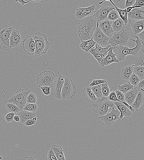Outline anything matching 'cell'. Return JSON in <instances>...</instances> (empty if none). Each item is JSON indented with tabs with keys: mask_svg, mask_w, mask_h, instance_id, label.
Segmentation results:
<instances>
[{
	"mask_svg": "<svg viewBox=\"0 0 144 160\" xmlns=\"http://www.w3.org/2000/svg\"><path fill=\"white\" fill-rule=\"evenodd\" d=\"M97 20L93 16L86 17L79 23L77 31L81 41L91 39L96 28Z\"/></svg>",
	"mask_w": 144,
	"mask_h": 160,
	"instance_id": "obj_1",
	"label": "cell"
},
{
	"mask_svg": "<svg viewBox=\"0 0 144 160\" xmlns=\"http://www.w3.org/2000/svg\"><path fill=\"white\" fill-rule=\"evenodd\" d=\"M134 36L136 38V40L130 39V41H133L136 43V46L134 47L130 48L128 47V46H124L119 45L114 47L113 52L115 54L116 59L119 62L124 61L127 55H131L135 56L142 49V43L140 40L137 36L134 35Z\"/></svg>",
	"mask_w": 144,
	"mask_h": 160,
	"instance_id": "obj_2",
	"label": "cell"
},
{
	"mask_svg": "<svg viewBox=\"0 0 144 160\" xmlns=\"http://www.w3.org/2000/svg\"><path fill=\"white\" fill-rule=\"evenodd\" d=\"M130 37L129 29L126 25H124L120 31L114 32L112 37L110 38L107 44L113 47L118 45L126 46Z\"/></svg>",
	"mask_w": 144,
	"mask_h": 160,
	"instance_id": "obj_3",
	"label": "cell"
},
{
	"mask_svg": "<svg viewBox=\"0 0 144 160\" xmlns=\"http://www.w3.org/2000/svg\"><path fill=\"white\" fill-rule=\"evenodd\" d=\"M32 36L35 43V49L34 54L36 57H39L42 54H45L50 47L46 34L36 32Z\"/></svg>",
	"mask_w": 144,
	"mask_h": 160,
	"instance_id": "obj_4",
	"label": "cell"
},
{
	"mask_svg": "<svg viewBox=\"0 0 144 160\" xmlns=\"http://www.w3.org/2000/svg\"><path fill=\"white\" fill-rule=\"evenodd\" d=\"M114 102L109 100L107 97H102L98 98L93 104V111L95 116H103L108 112L109 107L114 106Z\"/></svg>",
	"mask_w": 144,
	"mask_h": 160,
	"instance_id": "obj_5",
	"label": "cell"
},
{
	"mask_svg": "<svg viewBox=\"0 0 144 160\" xmlns=\"http://www.w3.org/2000/svg\"><path fill=\"white\" fill-rule=\"evenodd\" d=\"M111 108L112 110L110 112H108L103 116L99 117L100 123L105 128H111L117 126L120 120L119 117V111L117 109L115 110L114 106Z\"/></svg>",
	"mask_w": 144,
	"mask_h": 160,
	"instance_id": "obj_6",
	"label": "cell"
},
{
	"mask_svg": "<svg viewBox=\"0 0 144 160\" xmlns=\"http://www.w3.org/2000/svg\"><path fill=\"white\" fill-rule=\"evenodd\" d=\"M30 91L28 88H20L12 94L7 102L15 105L20 111L23 110L24 105L27 103V97Z\"/></svg>",
	"mask_w": 144,
	"mask_h": 160,
	"instance_id": "obj_7",
	"label": "cell"
},
{
	"mask_svg": "<svg viewBox=\"0 0 144 160\" xmlns=\"http://www.w3.org/2000/svg\"><path fill=\"white\" fill-rule=\"evenodd\" d=\"M98 4H102V6L99 10L95 8L93 15L98 23L107 19V16L109 12L112 10H115L110 0H103L99 2Z\"/></svg>",
	"mask_w": 144,
	"mask_h": 160,
	"instance_id": "obj_8",
	"label": "cell"
},
{
	"mask_svg": "<svg viewBox=\"0 0 144 160\" xmlns=\"http://www.w3.org/2000/svg\"><path fill=\"white\" fill-rule=\"evenodd\" d=\"M64 78L61 97L62 99L68 100L75 97L77 91L76 85L70 78L64 77Z\"/></svg>",
	"mask_w": 144,
	"mask_h": 160,
	"instance_id": "obj_9",
	"label": "cell"
},
{
	"mask_svg": "<svg viewBox=\"0 0 144 160\" xmlns=\"http://www.w3.org/2000/svg\"><path fill=\"white\" fill-rule=\"evenodd\" d=\"M14 28L5 25L0 28V49L6 51L10 49V34Z\"/></svg>",
	"mask_w": 144,
	"mask_h": 160,
	"instance_id": "obj_10",
	"label": "cell"
},
{
	"mask_svg": "<svg viewBox=\"0 0 144 160\" xmlns=\"http://www.w3.org/2000/svg\"><path fill=\"white\" fill-rule=\"evenodd\" d=\"M64 76L58 72L50 89V94L55 98L58 99H61V92L64 81Z\"/></svg>",
	"mask_w": 144,
	"mask_h": 160,
	"instance_id": "obj_11",
	"label": "cell"
},
{
	"mask_svg": "<svg viewBox=\"0 0 144 160\" xmlns=\"http://www.w3.org/2000/svg\"><path fill=\"white\" fill-rule=\"evenodd\" d=\"M56 76V74L52 71H42L37 76V84L39 87L43 86L51 87Z\"/></svg>",
	"mask_w": 144,
	"mask_h": 160,
	"instance_id": "obj_12",
	"label": "cell"
},
{
	"mask_svg": "<svg viewBox=\"0 0 144 160\" xmlns=\"http://www.w3.org/2000/svg\"><path fill=\"white\" fill-rule=\"evenodd\" d=\"M127 18L128 23L144 19V6L132 9L128 13Z\"/></svg>",
	"mask_w": 144,
	"mask_h": 160,
	"instance_id": "obj_13",
	"label": "cell"
},
{
	"mask_svg": "<svg viewBox=\"0 0 144 160\" xmlns=\"http://www.w3.org/2000/svg\"><path fill=\"white\" fill-rule=\"evenodd\" d=\"M92 39L97 44L100 45H107L110 38L106 36L98 27L97 22L96 28L92 36Z\"/></svg>",
	"mask_w": 144,
	"mask_h": 160,
	"instance_id": "obj_14",
	"label": "cell"
},
{
	"mask_svg": "<svg viewBox=\"0 0 144 160\" xmlns=\"http://www.w3.org/2000/svg\"><path fill=\"white\" fill-rule=\"evenodd\" d=\"M22 48L27 54L32 55L34 54L35 45L32 36L26 37L22 42Z\"/></svg>",
	"mask_w": 144,
	"mask_h": 160,
	"instance_id": "obj_15",
	"label": "cell"
},
{
	"mask_svg": "<svg viewBox=\"0 0 144 160\" xmlns=\"http://www.w3.org/2000/svg\"><path fill=\"white\" fill-rule=\"evenodd\" d=\"M95 8L93 4L86 8L79 7L76 10L75 16L78 19L81 20L86 17L93 16Z\"/></svg>",
	"mask_w": 144,
	"mask_h": 160,
	"instance_id": "obj_16",
	"label": "cell"
},
{
	"mask_svg": "<svg viewBox=\"0 0 144 160\" xmlns=\"http://www.w3.org/2000/svg\"><path fill=\"white\" fill-rule=\"evenodd\" d=\"M112 21L107 19L98 22V27L109 38L112 37L114 33L112 27Z\"/></svg>",
	"mask_w": 144,
	"mask_h": 160,
	"instance_id": "obj_17",
	"label": "cell"
},
{
	"mask_svg": "<svg viewBox=\"0 0 144 160\" xmlns=\"http://www.w3.org/2000/svg\"><path fill=\"white\" fill-rule=\"evenodd\" d=\"M21 35L19 31L17 29L13 28L10 39V49L18 47L21 43Z\"/></svg>",
	"mask_w": 144,
	"mask_h": 160,
	"instance_id": "obj_18",
	"label": "cell"
},
{
	"mask_svg": "<svg viewBox=\"0 0 144 160\" xmlns=\"http://www.w3.org/2000/svg\"><path fill=\"white\" fill-rule=\"evenodd\" d=\"M114 47H110L108 50V54L103 61L99 64L102 67L107 66L113 62L119 63V62L116 58V55L113 52Z\"/></svg>",
	"mask_w": 144,
	"mask_h": 160,
	"instance_id": "obj_19",
	"label": "cell"
},
{
	"mask_svg": "<svg viewBox=\"0 0 144 160\" xmlns=\"http://www.w3.org/2000/svg\"><path fill=\"white\" fill-rule=\"evenodd\" d=\"M114 103L117 109L120 112L119 116L120 119H122L124 117L128 118L132 115V112L123 103L117 101L114 102Z\"/></svg>",
	"mask_w": 144,
	"mask_h": 160,
	"instance_id": "obj_20",
	"label": "cell"
},
{
	"mask_svg": "<svg viewBox=\"0 0 144 160\" xmlns=\"http://www.w3.org/2000/svg\"><path fill=\"white\" fill-rule=\"evenodd\" d=\"M138 92V90L134 87L124 94L125 101L128 105L131 106L133 103Z\"/></svg>",
	"mask_w": 144,
	"mask_h": 160,
	"instance_id": "obj_21",
	"label": "cell"
},
{
	"mask_svg": "<svg viewBox=\"0 0 144 160\" xmlns=\"http://www.w3.org/2000/svg\"><path fill=\"white\" fill-rule=\"evenodd\" d=\"M130 24L134 35L136 36L144 30V19L134 21Z\"/></svg>",
	"mask_w": 144,
	"mask_h": 160,
	"instance_id": "obj_22",
	"label": "cell"
},
{
	"mask_svg": "<svg viewBox=\"0 0 144 160\" xmlns=\"http://www.w3.org/2000/svg\"><path fill=\"white\" fill-rule=\"evenodd\" d=\"M82 92L85 99L91 103H94L98 99L91 90L90 87H85L83 89Z\"/></svg>",
	"mask_w": 144,
	"mask_h": 160,
	"instance_id": "obj_23",
	"label": "cell"
},
{
	"mask_svg": "<svg viewBox=\"0 0 144 160\" xmlns=\"http://www.w3.org/2000/svg\"><path fill=\"white\" fill-rule=\"evenodd\" d=\"M18 115L20 118V122L24 124L27 120L32 119L33 118L36 117V114L35 113L23 110L20 111Z\"/></svg>",
	"mask_w": 144,
	"mask_h": 160,
	"instance_id": "obj_24",
	"label": "cell"
},
{
	"mask_svg": "<svg viewBox=\"0 0 144 160\" xmlns=\"http://www.w3.org/2000/svg\"><path fill=\"white\" fill-rule=\"evenodd\" d=\"M144 96L142 91L138 92L136 99L131 106L137 111H138L140 107L144 103Z\"/></svg>",
	"mask_w": 144,
	"mask_h": 160,
	"instance_id": "obj_25",
	"label": "cell"
},
{
	"mask_svg": "<svg viewBox=\"0 0 144 160\" xmlns=\"http://www.w3.org/2000/svg\"><path fill=\"white\" fill-rule=\"evenodd\" d=\"M58 160H66L64 154V151L60 146L53 145L51 148Z\"/></svg>",
	"mask_w": 144,
	"mask_h": 160,
	"instance_id": "obj_26",
	"label": "cell"
},
{
	"mask_svg": "<svg viewBox=\"0 0 144 160\" xmlns=\"http://www.w3.org/2000/svg\"><path fill=\"white\" fill-rule=\"evenodd\" d=\"M133 68L131 66H126L123 67L120 71V75L122 78L126 80H129L133 73Z\"/></svg>",
	"mask_w": 144,
	"mask_h": 160,
	"instance_id": "obj_27",
	"label": "cell"
},
{
	"mask_svg": "<svg viewBox=\"0 0 144 160\" xmlns=\"http://www.w3.org/2000/svg\"><path fill=\"white\" fill-rule=\"evenodd\" d=\"M96 43L93 41L92 38L88 40L81 41L80 47L85 52H88V51L92 47H94Z\"/></svg>",
	"mask_w": 144,
	"mask_h": 160,
	"instance_id": "obj_28",
	"label": "cell"
},
{
	"mask_svg": "<svg viewBox=\"0 0 144 160\" xmlns=\"http://www.w3.org/2000/svg\"><path fill=\"white\" fill-rule=\"evenodd\" d=\"M108 99L110 100L113 102L117 101L121 102L124 104L130 110L131 112H134V110L131 106L128 105L125 101H120L119 100L116 96L115 93L114 91H112L111 92H110L109 95L107 97Z\"/></svg>",
	"mask_w": 144,
	"mask_h": 160,
	"instance_id": "obj_29",
	"label": "cell"
},
{
	"mask_svg": "<svg viewBox=\"0 0 144 160\" xmlns=\"http://www.w3.org/2000/svg\"><path fill=\"white\" fill-rule=\"evenodd\" d=\"M124 25L123 20L120 18L112 21V27L114 32H118L122 29Z\"/></svg>",
	"mask_w": 144,
	"mask_h": 160,
	"instance_id": "obj_30",
	"label": "cell"
},
{
	"mask_svg": "<svg viewBox=\"0 0 144 160\" xmlns=\"http://www.w3.org/2000/svg\"><path fill=\"white\" fill-rule=\"evenodd\" d=\"M132 67L133 68V73L136 75L140 81L144 80V66H134Z\"/></svg>",
	"mask_w": 144,
	"mask_h": 160,
	"instance_id": "obj_31",
	"label": "cell"
},
{
	"mask_svg": "<svg viewBox=\"0 0 144 160\" xmlns=\"http://www.w3.org/2000/svg\"><path fill=\"white\" fill-rule=\"evenodd\" d=\"M113 5L115 7L116 10L118 13L120 18L123 20L124 25H126L128 23L127 16L128 13L127 11L126 8L121 10L118 8L114 5Z\"/></svg>",
	"mask_w": 144,
	"mask_h": 160,
	"instance_id": "obj_32",
	"label": "cell"
},
{
	"mask_svg": "<svg viewBox=\"0 0 144 160\" xmlns=\"http://www.w3.org/2000/svg\"><path fill=\"white\" fill-rule=\"evenodd\" d=\"M110 47L111 46L109 45H107L105 47H101V45L97 44L91 49L96 53L102 54H106L108 52V50Z\"/></svg>",
	"mask_w": 144,
	"mask_h": 160,
	"instance_id": "obj_33",
	"label": "cell"
},
{
	"mask_svg": "<svg viewBox=\"0 0 144 160\" xmlns=\"http://www.w3.org/2000/svg\"><path fill=\"white\" fill-rule=\"evenodd\" d=\"M91 89L97 98H99L103 97L102 92L101 84L91 87Z\"/></svg>",
	"mask_w": 144,
	"mask_h": 160,
	"instance_id": "obj_34",
	"label": "cell"
},
{
	"mask_svg": "<svg viewBox=\"0 0 144 160\" xmlns=\"http://www.w3.org/2000/svg\"><path fill=\"white\" fill-rule=\"evenodd\" d=\"M134 87V86L131 85L129 82L125 83L122 85H119L118 86V90L124 94L129 90L132 89Z\"/></svg>",
	"mask_w": 144,
	"mask_h": 160,
	"instance_id": "obj_35",
	"label": "cell"
},
{
	"mask_svg": "<svg viewBox=\"0 0 144 160\" xmlns=\"http://www.w3.org/2000/svg\"><path fill=\"white\" fill-rule=\"evenodd\" d=\"M38 109V106L36 103H26L24 105L23 110L33 113H35Z\"/></svg>",
	"mask_w": 144,
	"mask_h": 160,
	"instance_id": "obj_36",
	"label": "cell"
},
{
	"mask_svg": "<svg viewBox=\"0 0 144 160\" xmlns=\"http://www.w3.org/2000/svg\"><path fill=\"white\" fill-rule=\"evenodd\" d=\"M94 56V58L96 59L99 65L103 61L105 57L106 54H102L96 53L93 51L91 49L88 51Z\"/></svg>",
	"mask_w": 144,
	"mask_h": 160,
	"instance_id": "obj_37",
	"label": "cell"
},
{
	"mask_svg": "<svg viewBox=\"0 0 144 160\" xmlns=\"http://www.w3.org/2000/svg\"><path fill=\"white\" fill-rule=\"evenodd\" d=\"M144 54H142L139 55L134 60V62L132 66H144Z\"/></svg>",
	"mask_w": 144,
	"mask_h": 160,
	"instance_id": "obj_38",
	"label": "cell"
},
{
	"mask_svg": "<svg viewBox=\"0 0 144 160\" xmlns=\"http://www.w3.org/2000/svg\"><path fill=\"white\" fill-rule=\"evenodd\" d=\"M110 1L112 4L114 5L119 9L124 10L126 8L125 4L126 0Z\"/></svg>",
	"mask_w": 144,
	"mask_h": 160,
	"instance_id": "obj_39",
	"label": "cell"
},
{
	"mask_svg": "<svg viewBox=\"0 0 144 160\" xmlns=\"http://www.w3.org/2000/svg\"><path fill=\"white\" fill-rule=\"evenodd\" d=\"M6 110L9 113H16L20 111V109L14 104L8 103H7L6 106Z\"/></svg>",
	"mask_w": 144,
	"mask_h": 160,
	"instance_id": "obj_40",
	"label": "cell"
},
{
	"mask_svg": "<svg viewBox=\"0 0 144 160\" xmlns=\"http://www.w3.org/2000/svg\"><path fill=\"white\" fill-rule=\"evenodd\" d=\"M118 13L115 10H112L109 13L107 16V19L112 21L120 18Z\"/></svg>",
	"mask_w": 144,
	"mask_h": 160,
	"instance_id": "obj_41",
	"label": "cell"
},
{
	"mask_svg": "<svg viewBox=\"0 0 144 160\" xmlns=\"http://www.w3.org/2000/svg\"><path fill=\"white\" fill-rule=\"evenodd\" d=\"M101 86L103 96L107 97L110 93V91L107 82L101 84Z\"/></svg>",
	"mask_w": 144,
	"mask_h": 160,
	"instance_id": "obj_42",
	"label": "cell"
},
{
	"mask_svg": "<svg viewBox=\"0 0 144 160\" xmlns=\"http://www.w3.org/2000/svg\"><path fill=\"white\" fill-rule=\"evenodd\" d=\"M129 80L130 83L133 86L137 85L140 81L139 77L133 73L130 76Z\"/></svg>",
	"mask_w": 144,
	"mask_h": 160,
	"instance_id": "obj_43",
	"label": "cell"
},
{
	"mask_svg": "<svg viewBox=\"0 0 144 160\" xmlns=\"http://www.w3.org/2000/svg\"><path fill=\"white\" fill-rule=\"evenodd\" d=\"M37 98L34 93L30 92L27 97V103L35 104L37 102Z\"/></svg>",
	"mask_w": 144,
	"mask_h": 160,
	"instance_id": "obj_44",
	"label": "cell"
},
{
	"mask_svg": "<svg viewBox=\"0 0 144 160\" xmlns=\"http://www.w3.org/2000/svg\"><path fill=\"white\" fill-rule=\"evenodd\" d=\"M47 158L48 160H58L51 148L48 151Z\"/></svg>",
	"mask_w": 144,
	"mask_h": 160,
	"instance_id": "obj_45",
	"label": "cell"
},
{
	"mask_svg": "<svg viewBox=\"0 0 144 160\" xmlns=\"http://www.w3.org/2000/svg\"><path fill=\"white\" fill-rule=\"evenodd\" d=\"M107 81L104 79L94 80L90 84V87H91L93 86L99 85L103 83H105Z\"/></svg>",
	"mask_w": 144,
	"mask_h": 160,
	"instance_id": "obj_46",
	"label": "cell"
},
{
	"mask_svg": "<svg viewBox=\"0 0 144 160\" xmlns=\"http://www.w3.org/2000/svg\"><path fill=\"white\" fill-rule=\"evenodd\" d=\"M37 119H38V118L36 117H35L33 118L32 119L27 120L25 122L24 124L26 126L35 125Z\"/></svg>",
	"mask_w": 144,
	"mask_h": 160,
	"instance_id": "obj_47",
	"label": "cell"
},
{
	"mask_svg": "<svg viewBox=\"0 0 144 160\" xmlns=\"http://www.w3.org/2000/svg\"><path fill=\"white\" fill-rule=\"evenodd\" d=\"M15 113H9L7 114L5 116V119L8 122H12L14 120V117Z\"/></svg>",
	"mask_w": 144,
	"mask_h": 160,
	"instance_id": "obj_48",
	"label": "cell"
},
{
	"mask_svg": "<svg viewBox=\"0 0 144 160\" xmlns=\"http://www.w3.org/2000/svg\"><path fill=\"white\" fill-rule=\"evenodd\" d=\"M117 99L120 101H125L124 94L117 90L115 91Z\"/></svg>",
	"mask_w": 144,
	"mask_h": 160,
	"instance_id": "obj_49",
	"label": "cell"
},
{
	"mask_svg": "<svg viewBox=\"0 0 144 160\" xmlns=\"http://www.w3.org/2000/svg\"><path fill=\"white\" fill-rule=\"evenodd\" d=\"M40 88L42 90L43 92L45 95L47 96L49 95L50 94V86H43L42 87H41Z\"/></svg>",
	"mask_w": 144,
	"mask_h": 160,
	"instance_id": "obj_50",
	"label": "cell"
},
{
	"mask_svg": "<svg viewBox=\"0 0 144 160\" xmlns=\"http://www.w3.org/2000/svg\"><path fill=\"white\" fill-rule=\"evenodd\" d=\"M135 2V0H126L125 4L126 8L130 6H133Z\"/></svg>",
	"mask_w": 144,
	"mask_h": 160,
	"instance_id": "obj_51",
	"label": "cell"
},
{
	"mask_svg": "<svg viewBox=\"0 0 144 160\" xmlns=\"http://www.w3.org/2000/svg\"><path fill=\"white\" fill-rule=\"evenodd\" d=\"M136 36L138 37L139 40H140L142 44L144 46V30L142 31L141 33L137 34Z\"/></svg>",
	"mask_w": 144,
	"mask_h": 160,
	"instance_id": "obj_52",
	"label": "cell"
},
{
	"mask_svg": "<svg viewBox=\"0 0 144 160\" xmlns=\"http://www.w3.org/2000/svg\"><path fill=\"white\" fill-rule=\"evenodd\" d=\"M144 0H135V2L133 6H144Z\"/></svg>",
	"mask_w": 144,
	"mask_h": 160,
	"instance_id": "obj_53",
	"label": "cell"
},
{
	"mask_svg": "<svg viewBox=\"0 0 144 160\" xmlns=\"http://www.w3.org/2000/svg\"><path fill=\"white\" fill-rule=\"evenodd\" d=\"M144 80H141L138 84L139 88L140 89L142 92L144 91Z\"/></svg>",
	"mask_w": 144,
	"mask_h": 160,
	"instance_id": "obj_54",
	"label": "cell"
},
{
	"mask_svg": "<svg viewBox=\"0 0 144 160\" xmlns=\"http://www.w3.org/2000/svg\"><path fill=\"white\" fill-rule=\"evenodd\" d=\"M16 2H18L22 5L27 3H28L30 2V0H16Z\"/></svg>",
	"mask_w": 144,
	"mask_h": 160,
	"instance_id": "obj_55",
	"label": "cell"
},
{
	"mask_svg": "<svg viewBox=\"0 0 144 160\" xmlns=\"http://www.w3.org/2000/svg\"><path fill=\"white\" fill-rule=\"evenodd\" d=\"M20 160H37L34 158L31 157L27 156L23 157L21 158Z\"/></svg>",
	"mask_w": 144,
	"mask_h": 160,
	"instance_id": "obj_56",
	"label": "cell"
},
{
	"mask_svg": "<svg viewBox=\"0 0 144 160\" xmlns=\"http://www.w3.org/2000/svg\"><path fill=\"white\" fill-rule=\"evenodd\" d=\"M14 120L15 121L19 122H20V118L18 115H14Z\"/></svg>",
	"mask_w": 144,
	"mask_h": 160,
	"instance_id": "obj_57",
	"label": "cell"
},
{
	"mask_svg": "<svg viewBox=\"0 0 144 160\" xmlns=\"http://www.w3.org/2000/svg\"><path fill=\"white\" fill-rule=\"evenodd\" d=\"M30 2H42L43 1L41 0H30Z\"/></svg>",
	"mask_w": 144,
	"mask_h": 160,
	"instance_id": "obj_58",
	"label": "cell"
}]
</instances>
